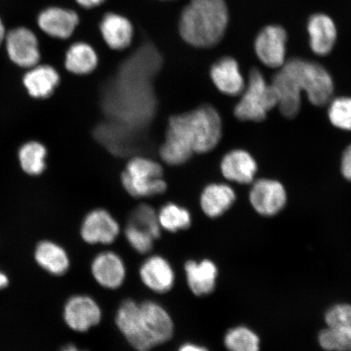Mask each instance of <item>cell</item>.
Masks as SVG:
<instances>
[{
    "instance_id": "obj_12",
    "label": "cell",
    "mask_w": 351,
    "mask_h": 351,
    "mask_svg": "<svg viewBox=\"0 0 351 351\" xmlns=\"http://www.w3.org/2000/svg\"><path fill=\"white\" fill-rule=\"evenodd\" d=\"M121 228L108 210L95 209L85 217L80 234L83 241L90 245H110L119 236Z\"/></svg>"
},
{
    "instance_id": "obj_27",
    "label": "cell",
    "mask_w": 351,
    "mask_h": 351,
    "mask_svg": "<svg viewBox=\"0 0 351 351\" xmlns=\"http://www.w3.org/2000/svg\"><path fill=\"white\" fill-rule=\"evenodd\" d=\"M223 342L228 351H261L260 335L244 324L230 328L223 336Z\"/></svg>"
},
{
    "instance_id": "obj_13",
    "label": "cell",
    "mask_w": 351,
    "mask_h": 351,
    "mask_svg": "<svg viewBox=\"0 0 351 351\" xmlns=\"http://www.w3.org/2000/svg\"><path fill=\"white\" fill-rule=\"evenodd\" d=\"M278 96L280 113L285 117H295L300 111L302 90L287 64L276 73L271 83Z\"/></svg>"
},
{
    "instance_id": "obj_14",
    "label": "cell",
    "mask_w": 351,
    "mask_h": 351,
    "mask_svg": "<svg viewBox=\"0 0 351 351\" xmlns=\"http://www.w3.org/2000/svg\"><path fill=\"white\" fill-rule=\"evenodd\" d=\"M116 324L122 335L134 350L150 351L153 349L142 330L138 302L133 300L122 302L116 315Z\"/></svg>"
},
{
    "instance_id": "obj_22",
    "label": "cell",
    "mask_w": 351,
    "mask_h": 351,
    "mask_svg": "<svg viewBox=\"0 0 351 351\" xmlns=\"http://www.w3.org/2000/svg\"><path fill=\"white\" fill-rule=\"evenodd\" d=\"M99 28L104 40L113 50H124L133 41V25L126 17L117 13L105 15Z\"/></svg>"
},
{
    "instance_id": "obj_11",
    "label": "cell",
    "mask_w": 351,
    "mask_h": 351,
    "mask_svg": "<svg viewBox=\"0 0 351 351\" xmlns=\"http://www.w3.org/2000/svg\"><path fill=\"white\" fill-rule=\"evenodd\" d=\"M250 203L261 216L274 217L287 202V191L279 182L269 179L258 180L250 191Z\"/></svg>"
},
{
    "instance_id": "obj_25",
    "label": "cell",
    "mask_w": 351,
    "mask_h": 351,
    "mask_svg": "<svg viewBox=\"0 0 351 351\" xmlns=\"http://www.w3.org/2000/svg\"><path fill=\"white\" fill-rule=\"evenodd\" d=\"M34 257L38 265L52 275H64L70 267L67 252L53 241H43L39 243L35 250Z\"/></svg>"
},
{
    "instance_id": "obj_30",
    "label": "cell",
    "mask_w": 351,
    "mask_h": 351,
    "mask_svg": "<svg viewBox=\"0 0 351 351\" xmlns=\"http://www.w3.org/2000/svg\"><path fill=\"white\" fill-rule=\"evenodd\" d=\"M128 223L147 232L156 240L160 239L162 229L158 214L150 206L139 205L132 212Z\"/></svg>"
},
{
    "instance_id": "obj_36",
    "label": "cell",
    "mask_w": 351,
    "mask_h": 351,
    "mask_svg": "<svg viewBox=\"0 0 351 351\" xmlns=\"http://www.w3.org/2000/svg\"><path fill=\"white\" fill-rule=\"evenodd\" d=\"M7 35L5 25L3 24V21L0 17V47L3 45Z\"/></svg>"
},
{
    "instance_id": "obj_4",
    "label": "cell",
    "mask_w": 351,
    "mask_h": 351,
    "mask_svg": "<svg viewBox=\"0 0 351 351\" xmlns=\"http://www.w3.org/2000/svg\"><path fill=\"white\" fill-rule=\"evenodd\" d=\"M121 182L125 191L134 197L160 195L167 189L162 167L144 157H136L129 162L122 173Z\"/></svg>"
},
{
    "instance_id": "obj_28",
    "label": "cell",
    "mask_w": 351,
    "mask_h": 351,
    "mask_svg": "<svg viewBox=\"0 0 351 351\" xmlns=\"http://www.w3.org/2000/svg\"><path fill=\"white\" fill-rule=\"evenodd\" d=\"M47 150L43 144L30 141L21 146L19 153L22 170L29 176L41 175L47 168Z\"/></svg>"
},
{
    "instance_id": "obj_24",
    "label": "cell",
    "mask_w": 351,
    "mask_h": 351,
    "mask_svg": "<svg viewBox=\"0 0 351 351\" xmlns=\"http://www.w3.org/2000/svg\"><path fill=\"white\" fill-rule=\"evenodd\" d=\"M236 200L235 192L225 184H212L202 193L200 206L206 216L218 218L223 216Z\"/></svg>"
},
{
    "instance_id": "obj_34",
    "label": "cell",
    "mask_w": 351,
    "mask_h": 351,
    "mask_svg": "<svg viewBox=\"0 0 351 351\" xmlns=\"http://www.w3.org/2000/svg\"><path fill=\"white\" fill-rule=\"evenodd\" d=\"M76 2L82 8H93L101 5L105 0H76Z\"/></svg>"
},
{
    "instance_id": "obj_37",
    "label": "cell",
    "mask_w": 351,
    "mask_h": 351,
    "mask_svg": "<svg viewBox=\"0 0 351 351\" xmlns=\"http://www.w3.org/2000/svg\"><path fill=\"white\" fill-rule=\"evenodd\" d=\"M8 285V278L5 274L0 273V289L5 288Z\"/></svg>"
},
{
    "instance_id": "obj_1",
    "label": "cell",
    "mask_w": 351,
    "mask_h": 351,
    "mask_svg": "<svg viewBox=\"0 0 351 351\" xmlns=\"http://www.w3.org/2000/svg\"><path fill=\"white\" fill-rule=\"evenodd\" d=\"M228 24L225 0H191L180 19L179 32L191 46L209 48L221 42Z\"/></svg>"
},
{
    "instance_id": "obj_9",
    "label": "cell",
    "mask_w": 351,
    "mask_h": 351,
    "mask_svg": "<svg viewBox=\"0 0 351 351\" xmlns=\"http://www.w3.org/2000/svg\"><path fill=\"white\" fill-rule=\"evenodd\" d=\"M287 32L280 25H267L254 41V51L267 67L280 69L287 59Z\"/></svg>"
},
{
    "instance_id": "obj_38",
    "label": "cell",
    "mask_w": 351,
    "mask_h": 351,
    "mask_svg": "<svg viewBox=\"0 0 351 351\" xmlns=\"http://www.w3.org/2000/svg\"><path fill=\"white\" fill-rule=\"evenodd\" d=\"M61 351H86V350H82L78 349L77 348V346H75L74 345H69L67 346H65V348Z\"/></svg>"
},
{
    "instance_id": "obj_35",
    "label": "cell",
    "mask_w": 351,
    "mask_h": 351,
    "mask_svg": "<svg viewBox=\"0 0 351 351\" xmlns=\"http://www.w3.org/2000/svg\"><path fill=\"white\" fill-rule=\"evenodd\" d=\"M178 351H210L208 348H206L205 346L195 344V343H186L180 346V348Z\"/></svg>"
},
{
    "instance_id": "obj_32",
    "label": "cell",
    "mask_w": 351,
    "mask_h": 351,
    "mask_svg": "<svg viewBox=\"0 0 351 351\" xmlns=\"http://www.w3.org/2000/svg\"><path fill=\"white\" fill-rule=\"evenodd\" d=\"M125 234L126 240L136 252L146 254L152 251L156 239L147 232L128 223Z\"/></svg>"
},
{
    "instance_id": "obj_18",
    "label": "cell",
    "mask_w": 351,
    "mask_h": 351,
    "mask_svg": "<svg viewBox=\"0 0 351 351\" xmlns=\"http://www.w3.org/2000/svg\"><path fill=\"white\" fill-rule=\"evenodd\" d=\"M186 282L191 291L195 296L210 295L217 287L218 267L209 258L200 261H188L184 266Z\"/></svg>"
},
{
    "instance_id": "obj_21",
    "label": "cell",
    "mask_w": 351,
    "mask_h": 351,
    "mask_svg": "<svg viewBox=\"0 0 351 351\" xmlns=\"http://www.w3.org/2000/svg\"><path fill=\"white\" fill-rule=\"evenodd\" d=\"M210 78L221 93L237 96L245 90L244 77L241 75L239 65L231 57H225L213 65Z\"/></svg>"
},
{
    "instance_id": "obj_17",
    "label": "cell",
    "mask_w": 351,
    "mask_h": 351,
    "mask_svg": "<svg viewBox=\"0 0 351 351\" xmlns=\"http://www.w3.org/2000/svg\"><path fill=\"white\" fill-rule=\"evenodd\" d=\"M139 276L145 287L154 293H168L174 287V270L163 256H152L146 258L140 266Z\"/></svg>"
},
{
    "instance_id": "obj_2",
    "label": "cell",
    "mask_w": 351,
    "mask_h": 351,
    "mask_svg": "<svg viewBox=\"0 0 351 351\" xmlns=\"http://www.w3.org/2000/svg\"><path fill=\"white\" fill-rule=\"evenodd\" d=\"M178 116L195 153L208 152L217 146L222 135V121L216 109L205 105Z\"/></svg>"
},
{
    "instance_id": "obj_20",
    "label": "cell",
    "mask_w": 351,
    "mask_h": 351,
    "mask_svg": "<svg viewBox=\"0 0 351 351\" xmlns=\"http://www.w3.org/2000/svg\"><path fill=\"white\" fill-rule=\"evenodd\" d=\"M58 72L49 64H38L28 69L23 77V85L28 94L34 99L49 98L59 86Z\"/></svg>"
},
{
    "instance_id": "obj_5",
    "label": "cell",
    "mask_w": 351,
    "mask_h": 351,
    "mask_svg": "<svg viewBox=\"0 0 351 351\" xmlns=\"http://www.w3.org/2000/svg\"><path fill=\"white\" fill-rule=\"evenodd\" d=\"M285 64L311 104L322 107L330 101L335 87L330 74L322 65L300 58H292L285 61Z\"/></svg>"
},
{
    "instance_id": "obj_16",
    "label": "cell",
    "mask_w": 351,
    "mask_h": 351,
    "mask_svg": "<svg viewBox=\"0 0 351 351\" xmlns=\"http://www.w3.org/2000/svg\"><path fill=\"white\" fill-rule=\"evenodd\" d=\"M91 274L100 287L117 289L124 283L126 267L119 254L111 252L99 253L91 263Z\"/></svg>"
},
{
    "instance_id": "obj_10",
    "label": "cell",
    "mask_w": 351,
    "mask_h": 351,
    "mask_svg": "<svg viewBox=\"0 0 351 351\" xmlns=\"http://www.w3.org/2000/svg\"><path fill=\"white\" fill-rule=\"evenodd\" d=\"M64 319L72 330L85 332L98 326L102 319V310L93 298L74 295L66 302Z\"/></svg>"
},
{
    "instance_id": "obj_23",
    "label": "cell",
    "mask_w": 351,
    "mask_h": 351,
    "mask_svg": "<svg viewBox=\"0 0 351 351\" xmlns=\"http://www.w3.org/2000/svg\"><path fill=\"white\" fill-rule=\"evenodd\" d=\"M221 172L227 180L239 184L253 182L257 165L247 152L234 150L227 154L221 161Z\"/></svg>"
},
{
    "instance_id": "obj_8",
    "label": "cell",
    "mask_w": 351,
    "mask_h": 351,
    "mask_svg": "<svg viewBox=\"0 0 351 351\" xmlns=\"http://www.w3.org/2000/svg\"><path fill=\"white\" fill-rule=\"evenodd\" d=\"M8 58L19 67L30 69L41 59L40 44L33 30L19 26L7 32L5 41Z\"/></svg>"
},
{
    "instance_id": "obj_31",
    "label": "cell",
    "mask_w": 351,
    "mask_h": 351,
    "mask_svg": "<svg viewBox=\"0 0 351 351\" xmlns=\"http://www.w3.org/2000/svg\"><path fill=\"white\" fill-rule=\"evenodd\" d=\"M328 118L337 128L351 131V98L332 100L328 108Z\"/></svg>"
},
{
    "instance_id": "obj_29",
    "label": "cell",
    "mask_w": 351,
    "mask_h": 351,
    "mask_svg": "<svg viewBox=\"0 0 351 351\" xmlns=\"http://www.w3.org/2000/svg\"><path fill=\"white\" fill-rule=\"evenodd\" d=\"M161 229L171 232L189 229L192 219L190 212L175 204H167L158 213Z\"/></svg>"
},
{
    "instance_id": "obj_7",
    "label": "cell",
    "mask_w": 351,
    "mask_h": 351,
    "mask_svg": "<svg viewBox=\"0 0 351 351\" xmlns=\"http://www.w3.org/2000/svg\"><path fill=\"white\" fill-rule=\"evenodd\" d=\"M139 313L142 330L153 348L172 339L174 324L163 306L156 302L146 300L140 302Z\"/></svg>"
},
{
    "instance_id": "obj_33",
    "label": "cell",
    "mask_w": 351,
    "mask_h": 351,
    "mask_svg": "<svg viewBox=\"0 0 351 351\" xmlns=\"http://www.w3.org/2000/svg\"><path fill=\"white\" fill-rule=\"evenodd\" d=\"M341 170L343 177L351 182V145L346 149L342 156Z\"/></svg>"
},
{
    "instance_id": "obj_6",
    "label": "cell",
    "mask_w": 351,
    "mask_h": 351,
    "mask_svg": "<svg viewBox=\"0 0 351 351\" xmlns=\"http://www.w3.org/2000/svg\"><path fill=\"white\" fill-rule=\"evenodd\" d=\"M326 327L318 333L319 348L324 351H351V304L337 302L324 317Z\"/></svg>"
},
{
    "instance_id": "obj_26",
    "label": "cell",
    "mask_w": 351,
    "mask_h": 351,
    "mask_svg": "<svg viewBox=\"0 0 351 351\" xmlns=\"http://www.w3.org/2000/svg\"><path fill=\"white\" fill-rule=\"evenodd\" d=\"M99 62L94 48L85 43H76L70 46L65 56V67L77 75H86L94 71Z\"/></svg>"
},
{
    "instance_id": "obj_15",
    "label": "cell",
    "mask_w": 351,
    "mask_h": 351,
    "mask_svg": "<svg viewBox=\"0 0 351 351\" xmlns=\"http://www.w3.org/2000/svg\"><path fill=\"white\" fill-rule=\"evenodd\" d=\"M38 28L44 34L57 39H67L72 36L79 24L76 12L61 7H49L39 13Z\"/></svg>"
},
{
    "instance_id": "obj_3",
    "label": "cell",
    "mask_w": 351,
    "mask_h": 351,
    "mask_svg": "<svg viewBox=\"0 0 351 351\" xmlns=\"http://www.w3.org/2000/svg\"><path fill=\"white\" fill-rule=\"evenodd\" d=\"M234 108L237 118L243 121L260 122L267 114L278 106V100L274 88L269 84L257 69L250 73L247 87Z\"/></svg>"
},
{
    "instance_id": "obj_19",
    "label": "cell",
    "mask_w": 351,
    "mask_h": 351,
    "mask_svg": "<svg viewBox=\"0 0 351 351\" xmlns=\"http://www.w3.org/2000/svg\"><path fill=\"white\" fill-rule=\"evenodd\" d=\"M311 49L320 56H327L335 47L337 30L335 21L324 13L311 16L307 21Z\"/></svg>"
}]
</instances>
